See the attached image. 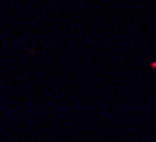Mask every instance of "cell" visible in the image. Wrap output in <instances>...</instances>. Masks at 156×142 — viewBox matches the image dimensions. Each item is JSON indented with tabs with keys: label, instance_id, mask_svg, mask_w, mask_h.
<instances>
[]
</instances>
